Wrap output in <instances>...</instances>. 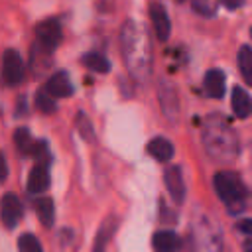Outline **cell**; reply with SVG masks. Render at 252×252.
Instances as JSON below:
<instances>
[{"mask_svg":"<svg viewBox=\"0 0 252 252\" xmlns=\"http://www.w3.org/2000/svg\"><path fill=\"white\" fill-rule=\"evenodd\" d=\"M120 51H122V59L128 73L138 83H146L152 75L154 53H152V39L144 24H140L134 18H128L122 24Z\"/></svg>","mask_w":252,"mask_h":252,"instance_id":"obj_1","label":"cell"},{"mask_svg":"<svg viewBox=\"0 0 252 252\" xmlns=\"http://www.w3.org/2000/svg\"><path fill=\"white\" fill-rule=\"evenodd\" d=\"M203 146L217 159H234L240 154L238 134L220 114H211L203 124Z\"/></svg>","mask_w":252,"mask_h":252,"instance_id":"obj_2","label":"cell"},{"mask_svg":"<svg viewBox=\"0 0 252 252\" xmlns=\"http://www.w3.org/2000/svg\"><path fill=\"white\" fill-rule=\"evenodd\" d=\"M219 199L224 203L230 215H240L248 207V189L242 177L234 171H219L213 179Z\"/></svg>","mask_w":252,"mask_h":252,"instance_id":"obj_3","label":"cell"},{"mask_svg":"<svg viewBox=\"0 0 252 252\" xmlns=\"http://www.w3.org/2000/svg\"><path fill=\"white\" fill-rule=\"evenodd\" d=\"M191 252H222V230L209 215H199L189 228Z\"/></svg>","mask_w":252,"mask_h":252,"instance_id":"obj_4","label":"cell"},{"mask_svg":"<svg viewBox=\"0 0 252 252\" xmlns=\"http://www.w3.org/2000/svg\"><path fill=\"white\" fill-rule=\"evenodd\" d=\"M61 39H63V30H61V22L57 18H45L35 26V41L41 47L55 51L59 47Z\"/></svg>","mask_w":252,"mask_h":252,"instance_id":"obj_5","label":"cell"},{"mask_svg":"<svg viewBox=\"0 0 252 252\" xmlns=\"http://www.w3.org/2000/svg\"><path fill=\"white\" fill-rule=\"evenodd\" d=\"M26 77V65L16 49H6L2 55V81L6 87H16Z\"/></svg>","mask_w":252,"mask_h":252,"instance_id":"obj_6","label":"cell"},{"mask_svg":"<svg viewBox=\"0 0 252 252\" xmlns=\"http://www.w3.org/2000/svg\"><path fill=\"white\" fill-rule=\"evenodd\" d=\"M158 100H159V106L165 118L175 122L179 118V96H177L175 87L165 79H161L158 85Z\"/></svg>","mask_w":252,"mask_h":252,"instance_id":"obj_7","label":"cell"},{"mask_svg":"<svg viewBox=\"0 0 252 252\" xmlns=\"http://www.w3.org/2000/svg\"><path fill=\"white\" fill-rule=\"evenodd\" d=\"M22 215H24V205L18 199V195L6 193L2 197V201H0V217L4 220V226L6 228H14L20 222Z\"/></svg>","mask_w":252,"mask_h":252,"instance_id":"obj_8","label":"cell"},{"mask_svg":"<svg viewBox=\"0 0 252 252\" xmlns=\"http://www.w3.org/2000/svg\"><path fill=\"white\" fill-rule=\"evenodd\" d=\"M163 181H165V187H167L173 203L181 205L185 201V181H183V175H181V167L179 165H169L165 169Z\"/></svg>","mask_w":252,"mask_h":252,"instance_id":"obj_9","label":"cell"},{"mask_svg":"<svg viewBox=\"0 0 252 252\" xmlns=\"http://www.w3.org/2000/svg\"><path fill=\"white\" fill-rule=\"evenodd\" d=\"M45 93L47 94H51L53 98H67V96H71L73 94V83H71V79H69V75L65 73V71H57V73H53L49 79H47V83H45Z\"/></svg>","mask_w":252,"mask_h":252,"instance_id":"obj_10","label":"cell"},{"mask_svg":"<svg viewBox=\"0 0 252 252\" xmlns=\"http://www.w3.org/2000/svg\"><path fill=\"white\" fill-rule=\"evenodd\" d=\"M150 20H152L154 33H156L158 41H167L169 32H171V22H169V16H167V12L161 4L154 2L150 6Z\"/></svg>","mask_w":252,"mask_h":252,"instance_id":"obj_11","label":"cell"},{"mask_svg":"<svg viewBox=\"0 0 252 252\" xmlns=\"http://www.w3.org/2000/svg\"><path fill=\"white\" fill-rule=\"evenodd\" d=\"M49 187V171H47V163H37L32 167L30 175H28V191L33 195L45 193Z\"/></svg>","mask_w":252,"mask_h":252,"instance_id":"obj_12","label":"cell"},{"mask_svg":"<svg viewBox=\"0 0 252 252\" xmlns=\"http://www.w3.org/2000/svg\"><path fill=\"white\" fill-rule=\"evenodd\" d=\"M154 252H179L181 250V238L173 230H159L152 238Z\"/></svg>","mask_w":252,"mask_h":252,"instance_id":"obj_13","label":"cell"},{"mask_svg":"<svg viewBox=\"0 0 252 252\" xmlns=\"http://www.w3.org/2000/svg\"><path fill=\"white\" fill-rule=\"evenodd\" d=\"M203 85H205V93L211 98H222V94H224V73L220 69H209L205 79H203Z\"/></svg>","mask_w":252,"mask_h":252,"instance_id":"obj_14","label":"cell"},{"mask_svg":"<svg viewBox=\"0 0 252 252\" xmlns=\"http://www.w3.org/2000/svg\"><path fill=\"white\" fill-rule=\"evenodd\" d=\"M51 53L53 51L41 47L37 41L32 45V49H30V65H32V71L35 75H41L51 65Z\"/></svg>","mask_w":252,"mask_h":252,"instance_id":"obj_15","label":"cell"},{"mask_svg":"<svg viewBox=\"0 0 252 252\" xmlns=\"http://www.w3.org/2000/svg\"><path fill=\"white\" fill-rule=\"evenodd\" d=\"M148 154L152 156V158H156L158 161H167L171 156H173V146H171V142L167 140V138H163V136H158V138H152L150 142H148Z\"/></svg>","mask_w":252,"mask_h":252,"instance_id":"obj_16","label":"cell"},{"mask_svg":"<svg viewBox=\"0 0 252 252\" xmlns=\"http://www.w3.org/2000/svg\"><path fill=\"white\" fill-rule=\"evenodd\" d=\"M116 226H118V222H116L114 217H108V219L100 224V228H98V232H96V238H94L93 252H104V250H106V244L110 242L112 234L116 232Z\"/></svg>","mask_w":252,"mask_h":252,"instance_id":"obj_17","label":"cell"},{"mask_svg":"<svg viewBox=\"0 0 252 252\" xmlns=\"http://www.w3.org/2000/svg\"><path fill=\"white\" fill-rule=\"evenodd\" d=\"M232 110L236 114V118H248L252 102H250V94L246 93V89L242 87H234L232 89Z\"/></svg>","mask_w":252,"mask_h":252,"instance_id":"obj_18","label":"cell"},{"mask_svg":"<svg viewBox=\"0 0 252 252\" xmlns=\"http://www.w3.org/2000/svg\"><path fill=\"white\" fill-rule=\"evenodd\" d=\"M83 65L94 73H108L110 71V61L102 55V53H96V51H89L81 57Z\"/></svg>","mask_w":252,"mask_h":252,"instance_id":"obj_19","label":"cell"},{"mask_svg":"<svg viewBox=\"0 0 252 252\" xmlns=\"http://www.w3.org/2000/svg\"><path fill=\"white\" fill-rule=\"evenodd\" d=\"M35 213L41 220L43 226H51L53 220H55V207H53V201L49 197H39L35 201Z\"/></svg>","mask_w":252,"mask_h":252,"instance_id":"obj_20","label":"cell"},{"mask_svg":"<svg viewBox=\"0 0 252 252\" xmlns=\"http://www.w3.org/2000/svg\"><path fill=\"white\" fill-rule=\"evenodd\" d=\"M238 67L242 73V79L246 81V85L252 83V49L250 45H242L238 51Z\"/></svg>","mask_w":252,"mask_h":252,"instance_id":"obj_21","label":"cell"},{"mask_svg":"<svg viewBox=\"0 0 252 252\" xmlns=\"http://www.w3.org/2000/svg\"><path fill=\"white\" fill-rule=\"evenodd\" d=\"M14 144H16V148H18V152L22 156H32L35 142L32 140L28 128H16V132H14Z\"/></svg>","mask_w":252,"mask_h":252,"instance_id":"obj_22","label":"cell"},{"mask_svg":"<svg viewBox=\"0 0 252 252\" xmlns=\"http://www.w3.org/2000/svg\"><path fill=\"white\" fill-rule=\"evenodd\" d=\"M75 126H77L79 134H81L87 142H94V140H96V134H94V128H93V124H91V118H89L83 110L77 112V116H75Z\"/></svg>","mask_w":252,"mask_h":252,"instance_id":"obj_23","label":"cell"},{"mask_svg":"<svg viewBox=\"0 0 252 252\" xmlns=\"http://www.w3.org/2000/svg\"><path fill=\"white\" fill-rule=\"evenodd\" d=\"M18 248L20 252H43L41 242L37 240V236H33L32 232H24L18 238Z\"/></svg>","mask_w":252,"mask_h":252,"instance_id":"obj_24","label":"cell"},{"mask_svg":"<svg viewBox=\"0 0 252 252\" xmlns=\"http://www.w3.org/2000/svg\"><path fill=\"white\" fill-rule=\"evenodd\" d=\"M35 106H37L41 112H45V114H51V112L57 110L55 98H53L51 94H47L45 89H39V91H37V94H35Z\"/></svg>","mask_w":252,"mask_h":252,"instance_id":"obj_25","label":"cell"},{"mask_svg":"<svg viewBox=\"0 0 252 252\" xmlns=\"http://www.w3.org/2000/svg\"><path fill=\"white\" fill-rule=\"evenodd\" d=\"M191 6L197 14L201 16H215L217 14V8H219V0H191Z\"/></svg>","mask_w":252,"mask_h":252,"instance_id":"obj_26","label":"cell"},{"mask_svg":"<svg viewBox=\"0 0 252 252\" xmlns=\"http://www.w3.org/2000/svg\"><path fill=\"white\" fill-rule=\"evenodd\" d=\"M219 2H222L228 10H238V8H242V6H244V2H246V0H219Z\"/></svg>","mask_w":252,"mask_h":252,"instance_id":"obj_27","label":"cell"},{"mask_svg":"<svg viewBox=\"0 0 252 252\" xmlns=\"http://www.w3.org/2000/svg\"><path fill=\"white\" fill-rule=\"evenodd\" d=\"M6 175H8V163H6L4 154L0 152V181H4V179H6Z\"/></svg>","mask_w":252,"mask_h":252,"instance_id":"obj_28","label":"cell"},{"mask_svg":"<svg viewBox=\"0 0 252 252\" xmlns=\"http://www.w3.org/2000/svg\"><path fill=\"white\" fill-rule=\"evenodd\" d=\"M240 230L244 232V236H250V220H242V224H240Z\"/></svg>","mask_w":252,"mask_h":252,"instance_id":"obj_29","label":"cell"},{"mask_svg":"<svg viewBox=\"0 0 252 252\" xmlns=\"http://www.w3.org/2000/svg\"><path fill=\"white\" fill-rule=\"evenodd\" d=\"M177 2H183V0H177Z\"/></svg>","mask_w":252,"mask_h":252,"instance_id":"obj_30","label":"cell"},{"mask_svg":"<svg viewBox=\"0 0 252 252\" xmlns=\"http://www.w3.org/2000/svg\"><path fill=\"white\" fill-rule=\"evenodd\" d=\"M0 112H2V110H0Z\"/></svg>","mask_w":252,"mask_h":252,"instance_id":"obj_31","label":"cell"}]
</instances>
